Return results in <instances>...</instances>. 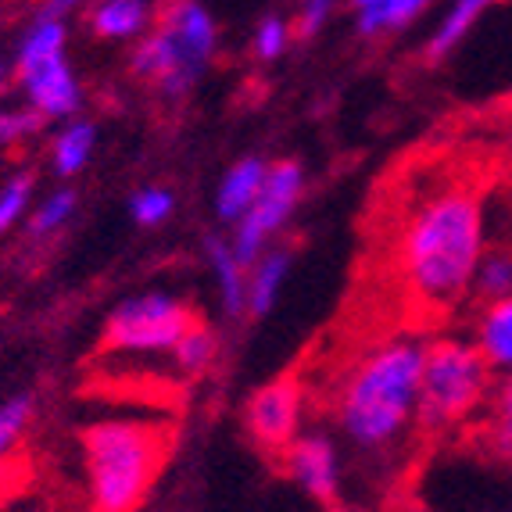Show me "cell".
<instances>
[{
  "label": "cell",
  "instance_id": "15",
  "mask_svg": "<svg viewBox=\"0 0 512 512\" xmlns=\"http://www.w3.org/2000/svg\"><path fill=\"white\" fill-rule=\"evenodd\" d=\"M291 273V251L265 248L248 265V316H269L283 291V280Z\"/></svg>",
  "mask_w": 512,
  "mask_h": 512
},
{
  "label": "cell",
  "instance_id": "28",
  "mask_svg": "<svg viewBox=\"0 0 512 512\" xmlns=\"http://www.w3.org/2000/svg\"><path fill=\"white\" fill-rule=\"evenodd\" d=\"M333 8H337V0H301L298 11H294V18H291L294 40H312V36L330 22Z\"/></svg>",
  "mask_w": 512,
  "mask_h": 512
},
{
  "label": "cell",
  "instance_id": "7",
  "mask_svg": "<svg viewBox=\"0 0 512 512\" xmlns=\"http://www.w3.org/2000/svg\"><path fill=\"white\" fill-rule=\"evenodd\" d=\"M308 387L298 373H283L258 387L244 405V427L251 441L262 448L269 459H280L291 448L294 437L305 430Z\"/></svg>",
  "mask_w": 512,
  "mask_h": 512
},
{
  "label": "cell",
  "instance_id": "17",
  "mask_svg": "<svg viewBox=\"0 0 512 512\" xmlns=\"http://www.w3.org/2000/svg\"><path fill=\"white\" fill-rule=\"evenodd\" d=\"M491 4H495V0H452V8L444 11L441 26H437L434 36H430L427 58L430 61L448 58V54H452L455 47L470 36V29L484 18V11L491 8Z\"/></svg>",
  "mask_w": 512,
  "mask_h": 512
},
{
  "label": "cell",
  "instance_id": "5",
  "mask_svg": "<svg viewBox=\"0 0 512 512\" xmlns=\"http://www.w3.org/2000/svg\"><path fill=\"white\" fill-rule=\"evenodd\" d=\"M197 323V312L172 294L151 291L111 308L104 323V351L111 355H162Z\"/></svg>",
  "mask_w": 512,
  "mask_h": 512
},
{
  "label": "cell",
  "instance_id": "27",
  "mask_svg": "<svg viewBox=\"0 0 512 512\" xmlns=\"http://www.w3.org/2000/svg\"><path fill=\"white\" fill-rule=\"evenodd\" d=\"M294 33H291V22L280 15H269L258 22L255 29V58L258 61H276L287 47H291Z\"/></svg>",
  "mask_w": 512,
  "mask_h": 512
},
{
  "label": "cell",
  "instance_id": "3",
  "mask_svg": "<svg viewBox=\"0 0 512 512\" xmlns=\"http://www.w3.org/2000/svg\"><path fill=\"white\" fill-rule=\"evenodd\" d=\"M172 444L176 427L169 419L111 416L90 423L79 434L90 505L101 512H129L144 505L169 462Z\"/></svg>",
  "mask_w": 512,
  "mask_h": 512
},
{
  "label": "cell",
  "instance_id": "11",
  "mask_svg": "<svg viewBox=\"0 0 512 512\" xmlns=\"http://www.w3.org/2000/svg\"><path fill=\"white\" fill-rule=\"evenodd\" d=\"M158 26L180 43L197 65L208 69V61L219 51V26L201 0H169L158 15Z\"/></svg>",
  "mask_w": 512,
  "mask_h": 512
},
{
  "label": "cell",
  "instance_id": "18",
  "mask_svg": "<svg viewBox=\"0 0 512 512\" xmlns=\"http://www.w3.org/2000/svg\"><path fill=\"white\" fill-rule=\"evenodd\" d=\"M427 4L430 0H351L362 36H384L409 26L412 18L423 15Z\"/></svg>",
  "mask_w": 512,
  "mask_h": 512
},
{
  "label": "cell",
  "instance_id": "12",
  "mask_svg": "<svg viewBox=\"0 0 512 512\" xmlns=\"http://www.w3.org/2000/svg\"><path fill=\"white\" fill-rule=\"evenodd\" d=\"M473 344L495 373H512V294L480 301L473 316Z\"/></svg>",
  "mask_w": 512,
  "mask_h": 512
},
{
  "label": "cell",
  "instance_id": "23",
  "mask_svg": "<svg viewBox=\"0 0 512 512\" xmlns=\"http://www.w3.org/2000/svg\"><path fill=\"white\" fill-rule=\"evenodd\" d=\"M76 212V194L72 190H54L47 201H40V208H33V222H29V230L36 237H47V233H58L65 222L72 219Z\"/></svg>",
  "mask_w": 512,
  "mask_h": 512
},
{
  "label": "cell",
  "instance_id": "10",
  "mask_svg": "<svg viewBox=\"0 0 512 512\" xmlns=\"http://www.w3.org/2000/svg\"><path fill=\"white\" fill-rule=\"evenodd\" d=\"M18 83L26 90L29 108L40 111L43 119H69L83 104V90H79V79L65 54L18 65Z\"/></svg>",
  "mask_w": 512,
  "mask_h": 512
},
{
  "label": "cell",
  "instance_id": "24",
  "mask_svg": "<svg viewBox=\"0 0 512 512\" xmlns=\"http://www.w3.org/2000/svg\"><path fill=\"white\" fill-rule=\"evenodd\" d=\"M172 212H176V197L165 187H144L129 201V215H133V222H140V226H162Z\"/></svg>",
  "mask_w": 512,
  "mask_h": 512
},
{
  "label": "cell",
  "instance_id": "19",
  "mask_svg": "<svg viewBox=\"0 0 512 512\" xmlns=\"http://www.w3.org/2000/svg\"><path fill=\"white\" fill-rule=\"evenodd\" d=\"M512 294V248L509 244H487L484 255L477 262V273H473V291L470 301H491Z\"/></svg>",
  "mask_w": 512,
  "mask_h": 512
},
{
  "label": "cell",
  "instance_id": "13",
  "mask_svg": "<svg viewBox=\"0 0 512 512\" xmlns=\"http://www.w3.org/2000/svg\"><path fill=\"white\" fill-rule=\"evenodd\" d=\"M265 172H269V162H262V158H240V162H233L226 169V176L219 180V190H215V215H219V222L233 226L240 215L248 212L265 183Z\"/></svg>",
  "mask_w": 512,
  "mask_h": 512
},
{
  "label": "cell",
  "instance_id": "4",
  "mask_svg": "<svg viewBox=\"0 0 512 512\" xmlns=\"http://www.w3.org/2000/svg\"><path fill=\"white\" fill-rule=\"evenodd\" d=\"M491 387L495 369L487 366L473 337H430L419 369L416 430L437 437L473 423L484 412Z\"/></svg>",
  "mask_w": 512,
  "mask_h": 512
},
{
  "label": "cell",
  "instance_id": "22",
  "mask_svg": "<svg viewBox=\"0 0 512 512\" xmlns=\"http://www.w3.org/2000/svg\"><path fill=\"white\" fill-rule=\"evenodd\" d=\"M480 416H484V430L491 444L512 455V373H502V380L491 387V398H487Z\"/></svg>",
  "mask_w": 512,
  "mask_h": 512
},
{
  "label": "cell",
  "instance_id": "1",
  "mask_svg": "<svg viewBox=\"0 0 512 512\" xmlns=\"http://www.w3.org/2000/svg\"><path fill=\"white\" fill-rule=\"evenodd\" d=\"M487 248L484 190L466 172L409 180L387 237V265L405 308L427 319L455 316L473 291Z\"/></svg>",
  "mask_w": 512,
  "mask_h": 512
},
{
  "label": "cell",
  "instance_id": "14",
  "mask_svg": "<svg viewBox=\"0 0 512 512\" xmlns=\"http://www.w3.org/2000/svg\"><path fill=\"white\" fill-rule=\"evenodd\" d=\"M205 258H208V265H212L215 283H219L226 316L240 319L248 312V265L240 262L237 251L230 248V240H222V237L205 240Z\"/></svg>",
  "mask_w": 512,
  "mask_h": 512
},
{
  "label": "cell",
  "instance_id": "25",
  "mask_svg": "<svg viewBox=\"0 0 512 512\" xmlns=\"http://www.w3.org/2000/svg\"><path fill=\"white\" fill-rule=\"evenodd\" d=\"M29 201H33V176H29V172H18V176H11V180L0 187V233H8L11 226L29 212Z\"/></svg>",
  "mask_w": 512,
  "mask_h": 512
},
{
  "label": "cell",
  "instance_id": "8",
  "mask_svg": "<svg viewBox=\"0 0 512 512\" xmlns=\"http://www.w3.org/2000/svg\"><path fill=\"white\" fill-rule=\"evenodd\" d=\"M276 462L308 498L319 505H341V452L326 430H301Z\"/></svg>",
  "mask_w": 512,
  "mask_h": 512
},
{
  "label": "cell",
  "instance_id": "20",
  "mask_svg": "<svg viewBox=\"0 0 512 512\" xmlns=\"http://www.w3.org/2000/svg\"><path fill=\"white\" fill-rule=\"evenodd\" d=\"M169 355H172V366L180 369L183 376H205L212 369L215 355H219V337L197 319L180 341L172 344Z\"/></svg>",
  "mask_w": 512,
  "mask_h": 512
},
{
  "label": "cell",
  "instance_id": "29",
  "mask_svg": "<svg viewBox=\"0 0 512 512\" xmlns=\"http://www.w3.org/2000/svg\"><path fill=\"white\" fill-rule=\"evenodd\" d=\"M43 126L40 111H0V144H18Z\"/></svg>",
  "mask_w": 512,
  "mask_h": 512
},
{
  "label": "cell",
  "instance_id": "6",
  "mask_svg": "<svg viewBox=\"0 0 512 512\" xmlns=\"http://www.w3.org/2000/svg\"><path fill=\"white\" fill-rule=\"evenodd\" d=\"M305 194V172L298 162H273L265 172V183L258 190V197L251 201V208L233 222L230 248L237 251V258L244 265H251L269 240L291 222V215L298 212V201Z\"/></svg>",
  "mask_w": 512,
  "mask_h": 512
},
{
  "label": "cell",
  "instance_id": "9",
  "mask_svg": "<svg viewBox=\"0 0 512 512\" xmlns=\"http://www.w3.org/2000/svg\"><path fill=\"white\" fill-rule=\"evenodd\" d=\"M201 72L205 65H197L162 26H154L133 51V76L158 86L165 97H187Z\"/></svg>",
  "mask_w": 512,
  "mask_h": 512
},
{
  "label": "cell",
  "instance_id": "26",
  "mask_svg": "<svg viewBox=\"0 0 512 512\" xmlns=\"http://www.w3.org/2000/svg\"><path fill=\"white\" fill-rule=\"evenodd\" d=\"M29 416H33V398H29V394H15L11 402L0 405V462L8 459L11 448L18 444Z\"/></svg>",
  "mask_w": 512,
  "mask_h": 512
},
{
  "label": "cell",
  "instance_id": "21",
  "mask_svg": "<svg viewBox=\"0 0 512 512\" xmlns=\"http://www.w3.org/2000/svg\"><path fill=\"white\" fill-rule=\"evenodd\" d=\"M97 147V129L90 122H69L54 140V172L58 176H79L90 165Z\"/></svg>",
  "mask_w": 512,
  "mask_h": 512
},
{
  "label": "cell",
  "instance_id": "16",
  "mask_svg": "<svg viewBox=\"0 0 512 512\" xmlns=\"http://www.w3.org/2000/svg\"><path fill=\"white\" fill-rule=\"evenodd\" d=\"M151 22L147 0H97L90 11V29L101 40H133Z\"/></svg>",
  "mask_w": 512,
  "mask_h": 512
},
{
  "label": "cell",
  "instance_id": "2",
  "mask_svg": "<svg viewBox=\"0 0 512 512\" xmlns=\"http://www.w3.org/2000/svg\"><path fill=\"white\" fill-rule=\"evenodd\" d=\"M423 344L412 333L373 341L333 380L330 419L355 452L384 455L416 430Z\"/></svg>",
  "mask_w": 512,
  "mask_h": 512
}]
</instances>
